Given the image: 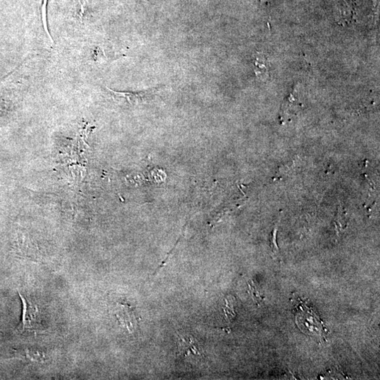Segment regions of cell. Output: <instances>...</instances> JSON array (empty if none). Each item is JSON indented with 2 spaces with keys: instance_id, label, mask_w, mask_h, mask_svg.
<instances>
[{
  "instance_id": "4fadbf2b",
  "label": "cell",
  "mask_w": 380,
  "mask_h": 380,
  "mask_svg": "<svg viewBox=\"0 0 380 380\" xmlns=\"http://www.w3.org/2000/svg\"><path fill=\"white\" fill-rule=\"evenodd\" d=\"M250 290H251V294L252 296H253V299H254L257 303H258L262 299L260 295H259L258 294H257L258 292H257L254 286H253V284H250Z\"/></svg>"
},
{
  "instance_id": "8992f818",
  "label": "cell",
  "mask_w": 380,
  "mask_h": 380,
  "mask_svg": "<svg viewBox=\"0 0 380 380\" xmlns=\"http://www.w3.org/2000/svg\"><path fill=\"white\" fill-rule=\"evenodd\" d=\"M299 107V102L294 99V94L291 93L286 99L281 109V118L282 121L288 120L289 118L295 114Z\"/></svg>"
},
{
  "instance_id": "7a4b0ae2",
  "label": "cell",
  "mask_w": 380,
  "mask_h": 380,
  "mask_svg": "<svg viewBox=\"0 0 380 380\" xmlns=\"http://www.w3.org/2000/svg\"><path fill=\"white\" fill-rule=\"evenodd\" d=\"M107 89L117 100L126 102L131 106H137L146 102L151 97L156 95L159 88H154V89L144 90V91L137 92V93L114 91L107 87Z\"/></svg>"
},
{
  "instance_id": "8fae6325",
  "label": "cell",
  "mask_w": 380,
  "mask_h": 380,
  "mask_svg": "<svg viewBox=\"0 0 380 380\" xmlns=\"http://www.w3.org/2000/svg\"><path fill=\"white\" fill-rule=\"evenodd\" d=\"M278 230V226H275L273 231L272 233V238H271V249H272V255L277 257L279 255V249L277 245V233Z\"/></svg>"
},
{
  "instance_id": "ba28073f",
  "label": "cell",
  "mask_w": 380,
  "mask_h": 380,
  "mask_svg": "<svg viewBox=\"0 0 380 380\" xmlns=\"http://www.w3.org/2000/svg\"><path fill=\"white\" fill-rule=\"evenodd\" d=\"M19 357L30 363H41L45 359L43 352L37 349H25L18 351Z\"/></svg>"
},
{
  "instance_id": "30bf717a",
  "label": "cell",
  "mask_w": 380,
  "mask_h": 380,
  "mask_svg": "<svg viewBox=\"0 0 380 380\" xmlns=\"http://www.w3.org/2000/svg\"><path fill=\"white\" fill-rule=\"evenodd\" d=\"M336 226L337 229L340 231V229L343 230L347 226V218H346V213L344 212V208L340 206L338 214H337V219H336ZM340 230V231H341Z\"/></svg>"
},
{
  "instance_id": "5bb4252c",
  "label": "cell",
  "mask_w": 380,
  "mask_h": 380,
  "mask_svg": "<svg viewBox=\"0 0 380 380\" xmlns=\"http://www.w3.org/2000/svg\"><path fill=\"white\" fill-rule=\"evenodd\" d=\"M259 1H260V2H261V1H265V2H268V1H270V0H259Z\"/></svg>"
},
{
  "instance_id": "277c9868",
  "label": "cell",
  "mask_w": 380,
  "mask_h": 380,
  "mask_svg": "<svg viewBox=\"0 0 380 380\" xmlns=\"http://www.w3.org/2000/svg\"><path fill=\"white\" fill-rule=\"evenodd\" d=\"M356 4L353 0H340L337 4V19L342 24L350 23L355 13Z\"/></svg>"
},
{
  "instance_id": "3957f363",
  "label": "cell",
  "mask_w": 380,
  "mask_h": 380,
  "mask_svg": "<svg viewBox=\"0 0 380 380\" xmlns=\"http://www.w3.org/2000/svg\"><path fill=\"white\" fill-rule=\"evenodd\" d=\"M178 358L190 356H203L197 340L192 336L178 335Z\"/></svg>"
},
{
  "instance_id": "5b68a950",
  "label": "cell",
  "mask_w": 380,
  "mask_h": 380,
  "mask_svg": "<svg viewBox=\"0 0 380 380\" xmlns=\"http://www.w3.org/2000/svg\"><path fill=\"white\" fill-rule=\"evenodd\" d=\"M134 312L128 306L120 305V311L117 313V317L122 325H126V328L129 331H132L134 329Z\"/></svg>"
},
{
  "instance_id": "9c48e42d",
  "label": "cell",
  "mask_w": 380,
  "mask_h": 380,
  "mask_svg": "<svg viewBox=\"0 0 380 380\" xmlns=\"http://www.w3.org/2000/svg\"><path fill=\"white\" fill-rule=\"evenodd\" d=\"M49 0H42L40 6L41 20H42L43 28L45 30L46 34L48 36L51 43L54 45V41L53 40L50 32H49L48 27V20H47V4H48Z\"/></svg>"
},
{
  "instance_id": "7c38bea8",
  "label": "cell",
  "mask_w": 380,
  "mask_h": 380,
  "mask_svg": "<svg viewBox=\"0 0 380 380\" xmlns=\"http://www.w3.org/2000/svg\"><path fill=\"white\" fill-rule=\"evenodd\" d=\"M88 1V0H79L80 10L79 12H78V16H79L81 22H83V18H84L85 13H86Z\"/></svg>"
},
{
  "instance_id": "6da1fadb",
  "label": "cell",
  "mask_w": 380,
  "mask_h": 380,
  "mask_svg": "<svg viewBox=\"0 0 380 380\" xmlns=\"http://www.w3.org/2000/svg\"><path fill=\"white\" fill-rule=\"evenodd\" d=\"M22 301V319L18 325L20 332L36 331L40 328L39 311L37 306L32 304L26 298L19 294Z\"/></svg>"
},
{
  "instance_id": "52a82bcc",
  "label": "cell",
  "mask_w": 380,
  "mask_h": 380,
  "mask_svg": "<svg viewBox=\"0 0 380 380\" xmlns=\"http://www.w3.org/2000/svg\"><path fill=\"white\" fill-rule=\"evenodd\" d=\"M254 69L257 77L261 81H265L268 78L267 60L263 54L257 53L254 57Z\"/></svg>"
}]
</instances>
